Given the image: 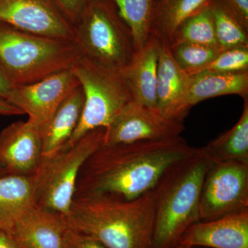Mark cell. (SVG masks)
<instances>
[{
	"label": "cell",
	"instance_id": "1",
	"mask_svg": "<svg viewBox=\"0 0 248 248\" xmlns=\"http://www.w3.org/2000/svg\"><path fill=\"white\" fill-rule=\"evenodd\" d=\"M196 150L181 136L159 141L103 143L80 170L73 199L104 195L135 200L153 190L171 165Z\"/></svg>",
	"mask_w": 248,
	"mask_h": 248
},
{
	"label": "cell",
	"instance_id": "2",
	"mask_svg": "<svg viewBox=\"0 0 248 248\" xmlns=\"http://www.w3.org/2000/svg\"><path fill=\"white\" fill-rule=\"evenodd\" d=\"M66 218L69 228L90 235L107 248H151L154 192L129 201L104 195L75 198Z\"/></svg>",
	"mask_w": 248,
	"mask_h": 248
},
{
	"label": "cell",
	"instance_id": "3",
	"mask_svg": "<svg viewBox=\"0 0 248 248\" xmlns=\"http://www.w3.org/2000/svg\"><path fill=\"white\" fill-rule=\"evenodd\" d=\"M213 164L203 147L165 171L153 190L155 220L151 248H175L189 227L200 221L201 190Z\"/></svg>",
	"mask_w": 248,
	"mask_h": 248
},
{
	"label": "cell",
	"instance_id": "4",
	"mask_svg": "<svg viewBox=\"0 0 248 248\" xmlns=\"http://www.w3.org/2000/svg\"><path fill=\"white\" fill-rule=\"evenodd\" d=\"M81 58L74 40L44 37L0 23V65L16 85L71 69Z\"/></svg>",
	"mask_w": 248,
	"mask_h": 248
},
{
	"label": "cell",
	"instance_id": "5",
	"mask_svg": "<svg viewBox=\"0 0 248 248\" xmlns=\"http://www.w3.org/2000/svg\"><path fill=\"white\" fill-rule=\"evenodd\" d=\"M81 56L121 73L136 53L133 36L109 0H91L73 27Z\"/></svg>",
	"mask_w": 248,
	"mask_h": 248
},
{
	"label": "cell",
	"instance_id": "6",
	"mask_svg": "<svg viewBox=\"0 0 248 248\" xmlns=\"http://www.w3.org/2000/svg\"><path fill=\"white\" fill-rule=\"evenodd\" d=\"M106 128L91 130L72 145L42 156L32 175L35 205L64 215L69 213L80 170L88 158L104 143Z\"/></svg>",
	"mask_w": 248,
	"mask_h": 248
},
{
	"label": "cell",
	"instance_id": "7",
	"mask_svg": "<svg viewBox=\"0 0 248 248\" xmlns=\"http://www.w3.org/2000/svg\"><path fill=\"white\" fill-rule=\"evenodd\" d=\"M71 70L84 91V104L79 124L68 145L94 129L107 128L133 100L121 73L103 68L82 56Z\"/></svg>",
	"mask_w": 248,
	"mask_h": 248
},
{
	"label": "cell",
	"instance_id": "8",
	"mask_svg": "<svg viewBox=\"0 0 248 248\" xmlns=\"http://www.w3.org/2000/svg\"><path fill=\"white\" fill-rule=\"evenodd\" d=\"M248 209V164L213 163L201 190L200 221H207Z\"/></svg>",
	"mask_w": 248,
	"mask_h": 248
},
{
	"label": "cell",
	"instance_id": "9",
	"mask_svg": "<svg viewBox=\"0 0 248 248\" xmlns=\"http://www.w3.org/2000/svg\"><path fill=\"white\" fill-rule=\"evenodd\" d=\"M184 119L166 117L155 108L130 101L106 128L104 144L159 141L179 138Z\"/></svg>",
	"mask_w": 248,
	"mask_h": 248
},
{
	"label": "cell",
	"instance_id": "10",
	"mask_svg": "<svg viewBox=\"0 0 248 248\" xmlns=\"http://www.w3.org/2000/svg\"><path fill=\"white\" fill-rule=\"evenodd\" d=\"M0 23L50 38L74 40V29L54 0H0Z\"/></svg>",
	"mask_w": 248,
	"mask_h": 248
},
{
	"label": "cell",
	"instance_id": "11",
	"mask_svg": "<svg viewBox=\"0 0 248 248\" xmlns=\"http://www.w3.org/2000/svg\"><path fill=\"white\" fill-rule=\"evenodd\" d=\"M79 85L72 70H65L32 84L17 85L9 102L43 130L60 104Z\"/></svg>",
	"mask_w": 248,
	"mask_h": 248
},
{
	"label": "cell",
	"instance_id": "12",
	"mask_svg": "<svg viewBox=\"0 0 248 248\" xmlns=\"http://www.w3.org/2000/svg\"><path fill=\"white\" fill-rule=\"evenodd\" d=\"M42 156V129L32 120L15 122L0 133V175L32 176Z\"/></svg>",
	"mask_w": 248,
	"mask_h": 248
},
{
	"label": "cell",
	"instance_id": "13",
	"mask_svg": "<svg viewBox=\"0 0 248 248\" xmlns=\"http://www.w3.org/2000/svg\"><path fill=\"white\" fill-rule=\"evenodd\" d=\"M179 244L190 248H248V209L189 227Z\"/></svg>",
	"mask_w": 248,
	"mask_h": 248
},
{
	"label": "cell",
	"instance_id": "14",
	"mask_svg": "<svg viewBox=\"0 0 248 248\" xmlns=\"http://www.w3.org/2000/svg\"><path fill=\"white\" fill-rule=\"evenodd\" d=\"M68 228L64 215L35 205L23 214L10 233L21 248H62Z\"/></svg>",
	"mask_w": 248,
	"mask_h": 248
},
{
	"label": "cell",
	"instance_id": "15",
	"mask_svg": "<svg viewBox=\"0 0 248 248\" xmlns=\"http://www.w3.org/2000/svg\"><path fill=\"white\" fill-rule=\"evenodd\" d=\"M160 47L159 40L151 35L121 73L133 101L155 109Z\"/></svg>",
	"mask_w": 248,
	"mask_h": 248
},
{
	"label": "cell",
	"instance_id": "16",
	"mask_svg": "<svg viewBox=\"0 0 248 248\" xmlns=\"http://www.w3.org/2000/svg\"><path fill=\"white\" fill-rule=\"evenodd\" d=\"M190 83V76L173 60L169 46L161 43L156 84V110L166 117L185 119L181 107Z\"/></svg>",
	"mask_w": 248,
	"mask_h": 248
},
{
	"label": "cell",
	"instance_id": "17",
	"mask_svg": "<svg viewBox=\"0 0 248 248\" xmlns=\"http://www.w3.org/2000/svg\"><path fill=\"white\" fill-rule=\"evenodd\" d=\"M239 94L244 98L248 94V72L221 73L203 71L190 76V83L181 107L182 115L201 102L218 96Z\"/></svg>",
	"mask_w": 248,
	"mask_h": 248
},
{
	"label": "cell",
	"instance_id": "18",
	"mask_svg": "<svg viewBox=\"0 0 248 248\" xmlns=\"http://www.w3.org/2000/svg\"><path fill=\"white\" fill-rule=\"evenodd\" d=\"M84 104V91L79 85L62 102L42 130L43 156L57 153L69 142L79 124Z\"/></svg>",
	"mask_w": 248,
	"mask_h": 248
},
{
	"label": "cell",
	"instance_id": "19",
	"mask_svg": "<svg viewBox=\"0 0 248 248\" xmlns=\"http://www.w3.org/2000/svg\"><path fill=\"white\" fill-rule=\"evenodd\" d=\"M35 205L32 176L0 177V229L11 232L23 214Z\"/></svg>",
	"mask_w": 248,
	"mask_h": 248
},
{
	"label": "cell",
	"instance_id": "20",
	"mask_svg": "<svg viewBox=\"0 0 248 248\" xmlns=\"http://www.w3.org/2000/svg\"><path fill=\"white\" fill-rule=\"evenodd\" d=\"M213 0H156L151 35L161 44L171 45L174 33L187 18L207 7Z\"/></svg>",
	"mask_w": 248,
	"mask_h": 248
},
{
	"label": "cell",
	"instance_id": "21",
	"mask_svg": "<svg viewBox=\"0 0 248 248\" xmlns=\"http://www.w3.org/2000/svg\"><path fill=\"white\" fill-rule=\"evenodd\" d=\"M244 110L237 123L204 146L213 163L240 161L248 164V99H244Z\"/></svg>",
	"mask_w": 248,
	"mask_h": 248
},
{
	"label": "cell",
	"instance_id": "22",
	"mask_svg": "<svg viewBox=\"0 0 248 248\" xmlns=\"http://www.w3.org/2000/svg\"><path fill=\"white\" fill-rule=\"evenodd\" d=\"M115 5L119 15L133 36L137 50L143 46L151 37L152 20L156 0H109Z\"/></svg>",
	"mask_w": 248,
	"mask_h": 248
},
{
	"label": "cell",
	"instance_id": "23",
	"mask_svg": "<svg viewBox=\"0 0 248 248\" xmlns=\"http://www.w3.org/2000/svg\"><path fill=\"white\" fill-rule=\"evenodd\" d=\"M210 6L218 49L248 46V31L240 23L226 0H213Z\"/></svg>",
	"mask_w": 248,
	"mask_h": 248
},
{
	"label": "cell",
	"instance_id": "24",
	"mask_svg": "<svg viewBox=\"0 0 248 248\" xmlns=\"http://www.w3.org/2000/svg\"><path fill=\"white\" fill-rule=\"evenodd\" d=\"M187 42L218 48L210 5L186 19L174 33L173 42Z\"/></svg>",
	"mask_w": 248,
	"mask_h": 248
},
{
	"label": "cell",
	"instance_id": "25",
	"mask_svg": "<svg viewBox=\"0 0 248 248\" xmlns=\"http://www.w3.org/2000/svg\"><path fill=\"white\" fill-rule=\"evenodd\" d=\"M169 48L177 66L190 76L203 71L220 52L214 47L187 42H174Z\"/></svg>",
	"mask_w": 248,
	"mask_h": 248
},
{
	"label": "cell",
	"instance_id": "26",
	"mask_svg": "<svg viewBox=\"0 0 248 248\" xmlns=\"http://www.w3.org/2000/svg\"><path fill=\"white\" fill-rule=\"evenodd\" d=\"M203 71L221 73L248 72V46L220 50L215 60Z\"/></svg>",
	"mask_w": 248,
	"mask_h": 248
},
{
	"label": "cell",
	"instance_id": "27",
	"mask_svg": "<svg viewBox=\"0 0 248 248\" xmlns=\"http://www.w3.org/2000/svg\"><path fill=\"white\" fill-rule=\"evenodd\" d=\"M62 248H107L92 236L68 227Z\"/></svg>",
	"mask_w": 248,
	"mask_h": 248
},
{
	"label": "cell",
	"instance_id": "28",
	"mask_svg": "<svg viewBox=\"0 0 248 248\" xmlns=\"http://www.w3.org/2000/svg\"><path fill=\"white\" fill-rule=\"evenodd\" d=\"M54 1L68 22L74 27L91 0H54Z\"/></svg>",
	"mask_w": 248,
	"mask_h": 248
},
{
	"label": "cell",
	"instance_id": "29",
	"mask_svg": "<svg viewBox=\"0 0 248 248\" xmlns=\"http://www.w3.org/2000/svg\"><path fill=\"white\" fill-rule=\"evenodd\" d=\"M236 17L248 31V0H226Z\"/></svg>",
	"mask_w": 248,
	"mask_h": 248
},
{
	"label": "cell",
	"instance_id": "30",
	"mask_svg": "<svg viewBox=\"0 0 248 248\" xmlns=\"http://www.w3.org/2000/svg\"><path fill=\"white\" fill-rule=\"evenodd\" d=\"M16 85L2 66L0 65V98L9 102Z\"/></svg>",
	"mask_w": 248,
	"mask_h": 248
},
{
	"label": "cell",
	"instance_id": "31",
	"mask_svg": "<svg viewBox=\"0 0 248 248\" xmlns=\"http://www.w3.org/2000/svg\"><path fill=\"white\" fill-rule=\"evenodd\" d=\"M23 114L24 112L14 104L0 98V115L14 116Z\"/></svg>",
	"mask_w": 248,
	"mask_h": 248
},
{
	"label": "cell",
	"instance_id": "32",
	"mask_svg": "<svg viewBox=\"0 0 248 248\" xmlns=\"http://www.w3.org/2000/svg\"><path fill=\"white\" fill-rule=\"evenodd\" d=\"M0 248H21L9 232L0 229Z\"/></svg>",
	"mask_w": 248,
	"mask_h": 248
},
{
	"label": "cell",
	"instance_id": "33",
	"mask_svg": "<svg viewBox=\"0 0 248 248\" xmlns=\"http://www.w3.org/2000/svg\"><path fill=\"white\" fill-rule=\"evenodd\" d=\"M175 248H192L190 246H186V245L179 244V246H177Z\"/></svg>",
	"mask_w": 248,
	"mask_h": 248
},
{
	"label": "cell",
	"instance_id": "34",
	"mask_svg": "<svg viewBox=\"0 0 248 248\" xmlns=\"http://www.w3.org/2000/svg\"><path fill=\"white\" fill-rule=\"evenodd\" d=\"M3 177V176H1V175H0V177Z\"/></svg>",
	"mask_w": 248,
	"mask_h": 248
}]
</instances>
